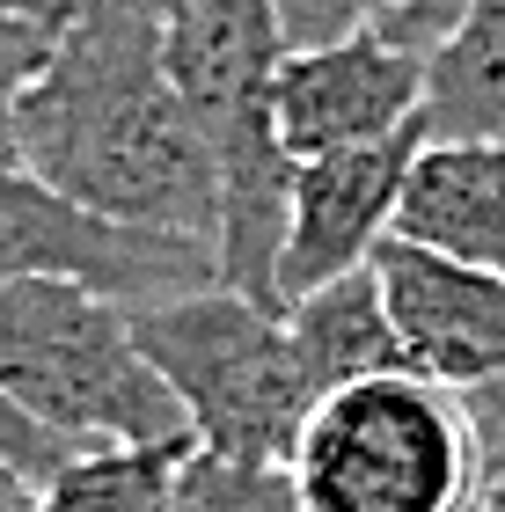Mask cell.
I'll return each instance as SVG.
<instances>
[{"label":"cell","mask_w":505,"mask_h":512,"mask_svg":"<svg viewBox=\"0 0 505 512\" xmlns=\"http://www.w3.org/2000/svg\"><path fill=\"white\" fill-rule=\"evenodd\" d=\"M15 161L88 213L213 242L220 169L162 52V8L74 0L15 110Z\"/></svg>","instance_id":"1"},{"label":"cell","mask_w":505,"mask_h":512,"mask_svg":"<svg viewBox=\"0 0 505 512\" xmlns=\"http://www.w3.org/2000/svg\"><path fill=\"white\" fill-rule=\"evenodd\" d=\"M162 52L220 169V286L249 293L257 308H279V242L293 169H301L271 118V81L286 59L279 8L271 0H169Z\"/></svg>","instance_id":"2"},{"label":"cell","mask_w":505,"mask_h":512,"mask_svg":"<svg viewBox=\"0 0 505 512\" xmlns=\"http://www.w3.org/2000/svg\"><path fill=\"white\" fill-rule=\"evenodd\" d=\"M0 388L66 447L191 439L169 381L140 352L132 308L74 278L0 286Z\"/></svg>","instance_id":"3"},{"label":"cell","mask_w":505,"mask_h":512,"mask_svg":"<svg viewBox=\"0 0 505 512\" xmlns=\"http://www.w3.org/2000/svg\"><path fill=\"white\" fill-rule=\"evenodd\" d=\"M301 512H469L484 483L469 395L425 374H366L330 388L293 439Z\"/></svg>","instance_id":"4"},{"label":"cell","mask_w":505,"mask_h":512,"mask_svg":"<svg viewBox=\"0 0 505 512\" xmlns=\"http://www.w3.org/2000/svg\"><path fill=\"white\" fill-rule=\"evenodd\" d=\"M140 352L169 381L198 447L242 461H293L308 410L323 403L308 381L279 308H257L235 286H198L154 308H132Z\"/></svg>","instance_id":"5"},{"label":"cell","mask_w":505,"mask_h":512,"mask_svg":"<svg viewBox=\"0 0 505 512\" xmlns=\"http://www.w3.org/2000/svg\"><path fill=\"white\" fill-rule=\"evenodd\" d=\"M15 278H74L125 308H154V300L220 286V249L118 227L59 198L52 183H37L22 161H0V286H15Z\"/></svg>","instance_id":"6"},{"label":"cell","mask_w":505,"mask_h":512,"mask_svg":"<svg viewBox=\"0 0 505 512\" xmlns=\"http://www.w3.org/2000/svg\"><path fill=\"white\" fill-rule=\"evenodd\" d=\"M374 278H381V308H388V330H396L403 374H425L454 395L505 381V278L498 271H476L462 256L388 235L374 249Z\"/></svg>","instance_id":"7"},{"label":"cell","mask_w":505,"mask_h":512,"mask_svg":"<svg viewBox=\"0 0 505 512\" xmlns=\"http://www.w3.org/2000/svg\"><path fill=\"white\" fill-rule=\"evenodd\" d=\"M425 132L410 125L374 147H337V154H308L293 169V198H286V242H279V308L315 286H330L344 271H366L374 249L396 235V205H403V176L418 161Z\"/></svg>","instance_id":"8"},{"label":"cell","mask_w":505,"mask_h":512,"mask_svg":"<svg viewBox=\"0 0 505 512\" xmlns=\"http://www.w3.org/2000/svg\"><path fill=\"white\" fill-rule=\"evenodd\" d=\"M425 103V52L366 30L315 52H286L271 81V118L293 161L337 154V147H374L418 125Z\"/></svg>","instance_id":"9"},{"label":"cell","mask_w":505,"mask_h":512,"mask_svg":"<svg viewBox=\"0 0 505 512\" xmlns=\"http://www.w3.org/2000/svg\"><path fill=\"white\" fill-rule=\"evenodd\" d=\"M396 235L505 278V147L425 139L403 176Z\"/></svg>","instance_id":"10"},{"label":"cell","mask_w":505,"mask_h":512,"mask_svg":"<svg viewBox=\"0 0 505 512\" xmlns=\"http://www.w3.org/2000/svg\"><path fill=\"white\" fill-rule=\"evenodd\" d=\"M418 132L505 147V0H469L425 52Z\"/></svg>","instance_id":"11"},{"label":"cell","mask_w":505,"mask_h":512,"mask_svg":"<svg viewBox=\"0 0 505 512\" xmlns=\"http://www.w3.org/2000/svg\"><path fill=\"white\" fill-rule=\"evenodd\" d=\"M286 330H293V352H301L315 395L352 388L366 374H396V366H403L396 330H388V308H381L374 264L344 271V278H330V286H315L301 300H286Z\"/></svg>","instance_id":"12"},{"label":"cell","mask_w":505,"mask_h":512,"mask_svg":"<svg viewBox=\"0 0 505 512\" xmlns=\"http://www.w3.org/2000/svg\"><path fill=\"white\" fill-rule=\"evenodd\" d=\"M183 454H191V439H162V447H81L37 483L30 512H169V483H176Z\"/></svg>","instance_id":"13"},{"label":"cell","mask_w":505,"mask_h":512,"mask_svg":"<svg viewBox=\"0 0 505 512\" xmlns=\"http://www.w3.org/2000/svg\"><path fill=\"white\" fill-rule=\"evenodd\" d=\"M169 512H301V491L286 461H242L191 439L169 483Z\"/></svg>","instance_id":"14"},{"label":"cell","mask_w":505,"mask_h":512,"mask_svg":"<svg viewBox=\"0 0 505 512\" xmlns=\"http://www.w3.org/2000/svg\"><path fill=\"white\" fill-rule=\"evenodd\" d=\"M271 8H279L286 52H315V44H344V37L403 22L410 0H271Z\"/></svg>","instance_id":"15"},{"label":"cell","mask_w":505,"mask_h":512,"mask_svg":"<svg viewBox=\"0 0 505 512\" xmlns=\"http://www.w3.org/2000/svg\"><path fill=\"white\" fill-rule=\"evenodd\" d=\"M66 22V15H59ZM59 22L44 15H8L0 8V161H15V110H22V88L37 81L44 52H52V30Z\"/></svg>","instance_id":"16"},{"label":"cell","mask_w":505,"mask_h":512,"mask_svg":"<svg viewBox=\"0 0 505 512\" xmlns=\"http://www.w3.org/2000/svg\"><path fill=\"white\" fill-rule=\"evenodd\" d=\"M66 454H81V447L52 439V432H44V425H37V417L15 403L8 388H0V469H22L30 483H44V476H52Z\"/></svg>","instance_id":"17"},{"label":"cell","mask_w":505,"mask_h":512,"mask_svg":"<svg viewBox=\"0 0 505 512\" xmlns=\"http://www.w3.org/2000/svg\"><path fill=\"white\" fill-rule=\"evenodd\" d=\"M469 417H476V439H484V469H491V461H505V381L476 388V395H469Z\"/></svg>","instance_id":"18"},{"label":"cell","mask_w":505,"mask_h":512,"mask_svg":"<svg viewBox=\"0 0 505 512\" xmlns=\"http://www.w3.org/2000/svg\"><path fill=\"white\" fill-rule=\"evenodd\" d=\"M469 512H505V461H491V469H484V483H476Z\"/></svg>","instance_id":"19"},{"label":"cell","mask_w":505,"mask_h":512,"mask_svg":"<svg viewBox=\"0 0 505 512\" xmlns=\"http://www.w3.org/2000/svg\"><path fill=\"white\" fill-rule=\"evenodd\" d=\"M30 498H37L30 476H22V469H0V512H30Z\"/></svg>","instance_id":"20"},{"label":"cell","mask_w":505,"mask_h":512,"mask_svg":"<svg viewBox=\"0 0 505 512\" xmlns=\"http://www.w3.org/2000/svg\"><path fill=\"white\" fill-rule=\"evenodd\" d=\"M8 15H44V22H59L66 15V0H0Z\"/></svg>","instance_id":"21"},{"label":"cell","mask_w":505,"mask_h":512,"mask_svg":"<svg viewBox=\"0 0 505 512\" xmlns=\"http://www.w3.org/2000/svg\"><path fill=\"white\" fill-rule=\"evenodd\" d=\"M66 8H74V0H66ZM147 8H169V0H147Z\"/></svg>","instance_id":"22"}]
</instances>
